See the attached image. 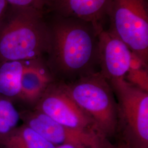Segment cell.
I'll return each mask as SVG.
<instances>
[{
	"mask_svg": "<svg viewBox=\"0 0 148 148\" xmlns=\"http://www.w3.org/2000/svg\"><path fill=\"white\" fill-rule=\"evenodd\" d=\"M55 80L43 58L25 61L18 102L33 108L49 85Z\"/></svg>",
	"mask_w": 148,
	"mask_h": 148,
	"instance_id": "cell-10",
	"label": "cell"
},
{
	"mask_svg": "<svg viewBox=\"0 0 148 148\" xmlns=\"http://www.w3.org/2000/svg\"><path fill=\"white\" fill-rule=\"evenodd\" d=\"M69 95L93 120L99 131L109 139L117 134L118 108L109 82L100 73L92 72L65 84Z\"/></svg>",
	"mask_w": 148,
	"mask_h": 148,
	"instance_id": "cell-3",
	"label": "cell"
},
{
	"mask_svg": "<svg viewBox=\"0 0 148 148\" xmlns=\"http://www.w3.org/2000/svg\"><path fill=\"white\" fill-rule=\"evenodd\" d=\"M12 8L35 10L45 13L49 8L51 0H5Z\"/></svg>",
	"mask_w": 148,
	"mask_h": 148,
	"instance_id": "cell-15",
	"label": "cell"
},
{
	"mask_svg": "<svg viewBox=\"0 0 148 148\" xmlns=\"http://www.w3.org/2000/svg\"><path fill=\"white\" fill-rule=\"evenodd\" d=\"M49 25L48 68L57 75L79 77L94 72L98 64V33L89 23L56 16Z\"/></svg>",
	"mask_w": 148,
	"mask_h": 148,
	"instance_id": "cell-1",
	"label": "cell"
},
{
	"mask_svg": "<svg viewBox=\"0 0 148 148\" xmlns=\"http://www.w3.org/2000/svg\"><path fill=\"white\" fill-rule=\"evenodd\" d=\"M0 117L6 120L13 127H16L20 120L19 111L14 104L0 95Z\"/></svg>",
	"mask_w": 148,
	"mask_h": 148,
	"instance_id": "cell-14",
	"label": "cell"
},
{
	"mask_svg": "<svg viewBox=\"0 0 148 148\" xmlns=\"http://www.w3.org/2000/svg\"><path fill=\"white\" fill-rule=\"evenodd\" d=\"M112 0H51L48 10L56 16L74 18L91 24L99 34Z\"/></svg>",
	"mask_w": 148,
	"mask_h": 148,
	"instance_id": "cell-9",
	"label": "cell"
},
{
	"mask_svg": "<svg viewBox=\"0 0 148 148\" xmlns=\"http://www.w3.org/2000/svg\"><path fill=\"white\" fill-rule=\"evenodd\" d=\"M132 52L109 30L98 34V64L99 71L108 81L125 77L130 69Z\"/></svg>",
	"mask_w": 148,
	"mask_h": 148,
	"instance_id": "cell-8",
	"label": "cell"
},
{
	"mask_svg": "<svg viewBox=\"0 0 148 148\" xmlns=\"http://www.w3.org/2000/svg\"><path fill=\"white\" fill-rule=\"evenodd\" d=\"M24 62H0V95L13 104L19 101Z\"/></svg>",
	"mask_w": 148,
	"mask_h": 148,
	"instance_id": "cell-12",
	"label": "cell"
},
{
	"mask_svg": "<svg viewBox=\"0 0 148 148\" xmlns=\"http://www.w3.org/2000/svg\"><path fill=\"white\" fill-rule=\"evenodd\" d=\"M0 148H56V146L23 124L0 136Z\"/></svg>",
	"mask_w": 148,
	"mask_h": 148,
	"instance_id": "cell-11",
	"label": "cell"
},
{
	"mask_svg": "<svg viewBox=\"0 0 148 148\" xmlns=\"http://www.w3.org/2000/svg\"><path fill=\"white\" fill-rule=\"evenodd\" d=\"M32 109L47 115L65 127L102 135L93 120L69 95L63 82L53 81Z\"/></svg>",
	"mask_w": 148,
	"mask_h": 148,
	"instance_id": "cell-7",
	"label": "cell"
},
{
	"mask_svg": "<svg viewBox=\"0 0 148 148\" xmlns=\"http://www.w3.org/2000/svg\"><path fill=\"white\" fill-rule=\"evenodd\" d=\"M44 14L10 6L0 22V62L27 61L47 54L51 33Z\"/></svg>",
	"mask_w": 148,
	"mask_h": 148,
	"instance_id": "cell-2",
	"label": "cell"
},
{
	"mask_svg": "<svg viewBox=\"0 0 148 148\" xmlns=\"http://www.w3.org/2000/svg\"><path fill=\"white\" fill-rule=\"evenodd\" d=\"M13 128L14 127H12L9 122L2 117H0V136L8 132Z\"/></svg>",
	"mask_w": 148,
	"mask_h": 148,
	"instance_id": "cell-16",
	"label": "cell"
},
{
	"mask_svg": "<svg viewBox=\"0 0 148 148\" xmlns=\"http://www.w3.org/2000/svg\"><path fill=\"white\" fill-rule=\"evenodd\" d=\"M56 148H86L82 146L73 145V144H63L60 145L58 147H56Z\"/></svg>",
	"mask_w": 148,
	"mask_h": 148,
	"instance_id": "cell-18",
	"label": "cell"
},
{
	"mask_svg": "<svg viewBox=\"0 0 148 148\" xmlns=\"http://www.w3.org/2000/svg\"><path fill=\"white\" fill-rule=\"evenodd\" d=\"M10 8V5L5 0H0V22L3 20Z\"/></svg>",
	"mask_w": 148,
	"mask_h": 148,
	"instance_id": "cell-17",
	"label": "cell"
},
{
	"mask_svg": "<svg viewBox=\"0 0 148 148\" xmlns=\"http://www.w3.org/2000/svg\"><path fill=\"white\" fill-rule=\"evenodd\" d=\"M124 79L132 85L148 92V68L138 69H129Z\"/></svg>",
	"mask_w": 148,
	"mask_h": 148,
	"instance_id": "cell-13",
	"label": "cell"
},
{
	"mask_svg": "<svg viewBox=\"0 0 148 148\" xmlns=\"http://www.w3.org/2000/svg\"><path fill=\"white\" fill-rule=\"evenodd\" d=\"M117 100L120 148H148V93L124 78L109 81Z\"/></svg>",
	"mask_w": 148,
	"mask_h": 148,
	"instance_id": "cell-4",
	"label": "cell"
},
{
	"mask_svg": "<svg viewBox=\"0 0 148 148\" xmlns=\"http://www.w3.org/2000/svg\"><path fill=\"white\" fill-rule=\"evenodd\" d=\"M18 111L24 124L54 145L73 144L86 148H120L101 134L65 127L34 109H24Z\"/></svg>",
	"mask_w": 148,
	"mask_h": 148,
	"instance_id": "cell-6",
	"label": "cell"
},
{
	"mask_svg": "<svg viewBox=\"0 0 148 148\" xmlns=\"http://www.w3.org/2000/svg\"><path fill=\"white\" fill-rule=\"evenodd\" d=\"M108 18L109 30L148 64V0H112Z\"/></svg>",
	"mask_w": 148,
	"mask_h": 148,
	"instance_id": "cell-5",
	"label": "cell"
}]
</instances>
